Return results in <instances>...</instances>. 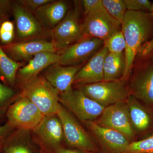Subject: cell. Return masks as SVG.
Wrapping results in <instances>:
<instances>
[{
    "label": "cell",
    "mask_w": 153,
    "mask_h": 153,
    "mask_svg": "<svg viewBox=\"0 0 153 153\" xmlns=\"http://www.w3.org/2000/svg\"><path fill=\"white\" fill-rule=\"evenodd\" d=\"M126 44L125 71L122 80H128L134 62L142 47L153 38V15L151 13L127 10L121 24Z\"/></svg>",
    "instance_id": "cell-1"
},
{
    "label": "cell",
    "mask_w": 153,
    "mask_h": 153,
    "mask_svg": "<svg viewBox=\"0 0 153 153\" xmlns=\"http://www.w3.org/2000/svg\"><path fill=\"white\" fill-rule=\"evenodd\" d=\"M21 90L19 96L27 97L44 116L56 115L60 106V93L44 76L18 84Z\"/></svg>",
    "instance_id": "cell-2"
},
{
    "label": "cell",
    "mask_w": 153,
    "mask_h": 153,
    "mask_svg": "<svg viewBox=\"0 0 153 153\" xmlns=\"http://www.w3.org/2000/svg\"><path fill=\"white\" fill-rule=\"evenodd\" d=\"M81 4V1H75L74 7L51 31V42L57 53L85 38L80 20Z\"/></svg>",
    "instance_id": "cell-3"
},
{
    "label": "cell",
    "mask_w": 153,
    "mask_h": 153,
    "mask_svg": "<svg viewBox=\"0 0 153 153\" xmlns=\"http://www.w3.org/2000/svg\"><path fill=\"white\" fill-rule=\"evenodd\" d=\"M57 114L63 126L64 141L68 146L89 153L101 152L95 141L71 113L60 103Z\"/></svg>",
    "instance_id": "cell-4"
},
{
    "label": "cell",
    "mask_w": 153,
    "mask_h": 153,
    "mask_svg": "<svg viewBox=\"0 0 153 153\" xmlns=\"http://www.w3.org/2000/svg\"><path fill=\"white\" fill-rule=\"evenodd\" d=\"M128 86L130 95L153 110V63L149 58L139 59L133 66Z\"/></svg>",
    "instance_id": "cell-5"
},
{
    "label": "cell",
    "mask_w": 153,
    "mask_h": 153,
    "mask_svg": "<svg viewBox=\"0 0 153 153\" xmlns=\"http://www.w3.org/2000/svg\"><path fill=\"white\" fill-rule=\"evenodd\" d=\"M77 87L84 95L105 108L126 102L130 95L126 82L122 79L77 85Z\"/></svg>",
    "instance_id": "cell-6"
},
{
    "label": "cell",
    "mask_w": 153,
    "mask_h": 153,
    "mask_svg": "<svg viewBox=\"0 0 153 153\" xmlns=\"http://www.w3.org/2000/svg\"><path fill=\"white\" fill-rule=\"evenodd\" d=\"M11 10L14 18L16 37L18 41L46 39L51 37L52 30L44 27L33 13L18 1H11Z\"/></svg>",
    "instance_id": "cell-7"
},
{
    "label": "cell",
    "mask_w": 153,
    "mask_h": 153,
    "mask_svg": "<svg viewBox=\"0 0 153 153\" xmlns=\"http://www.w3.org/2000/svg\"><path fill=\"white\" fill-rule=\"evenodd\" d=\"M44 116L30 100L19 95L9 107L6 115L7 122L11 126L25 131L33 130Z\"/></svg>",
    "instance_id": "cell-8"
},
{
    "label": "cell",
    "mask_w": 153,
    "mask_h": 153,
    "mask_svg": "<svg viewBox=\"0 0 153 153\" xmlns=\"http://www.w3.org/2000/svg\"><path fill=\"white\" fill-rule=\"evenodd\" d=\"M102 127L111 129L134 141L137 134L132 126L126 102H121L105 108L101 114L94 121Z\"/></svg>",
    "instance_id": "cell-9"
},
{
    "label": "cell",
    "mask_w": 153,
    "mask_h": 153,
    "mask_svg": "<svg viewBox=\"0 0 153 153\" xmlns=\"http://www.w3.org/2000/svg\"><path fill=\"white\" fill-rule=\"evenodd\" d=\"M59 102L82 123L96 120L105 108L84 95L80 91L73 88L60 94Z\"/></svg>",
    "instance_id": "cell-10"
},
{
    "label": "cell",
    "mask_w": 153,
    "mask_h": 153,
    "mask_svg": "<svg viewBox=\"0 0 153 153\" xmlns=\"http://www.w3.org/2000/svg\"><path fill=\"white\" fill-rule=\"evenodd\" d=\"M82 28L85 37L104 41L121 30V24L109 15L103 5L85 16Z\"/></svg>",
    "instance_id": "cell-11"
},
{
    "label": "cell",
    "mask_w": 153,
    "mask_h": 153,
    "mask_svg": "<svg viewBox=\"0 0 153 153\" xmlns=\"http://www.w3.org/2000/svg\"><path fill=\"white\" fill-rule=\"evenodd\" d=\"M104 46V41L87 37L68 46L59 53L57 63L63 66L82 65Z\"/></svg>",
    "instance_id": "cell-12"
},
{
    "label": "cell",
    "mask_w": 153,
    "mask_h": 153,
    "mask_svg": "<svg viewBox=\"0 0 153 153\" xmlns=\"http://www.w3.org/2000/svg\"><path fill=\"white\" fill-rule=\"evenodd\" d=\"M93 135L104 153H123L131 142L125 136L111 129L100 126L93 121L83 122Z\"/></svg>",
    "instance_id": "cell-13"
},
{
    "label": "cell",
    "mask_w": 153,
    "mask_h": 153,
    "mask_svg": "<svg viewBox=\"0 0 153 153\" xmlns=\"http://www.w3.org/2000/svg\"><path fill=\"white\" fill-rule=\"evenodd\" d=\"M33 131L40 139L41 147L46 148L55 153L59 148L63 146V126L57 114L45 116Z\"/></svg>",
    "instance_id": "cell-14"
},
{
    "label": "cell",
    "mask_w": 153,
    "mask_h": 153,
    "mask_svg": "<svg viewBox=\"0 0 153 153\" xmlns=\"http://www.w3.org/2000/svg\"><path fill=\"white\" fill-rule=\"evenodd\" d=\"M1 47L12 60L20 63L24 60H30L39 52H57L52 42L46 39L14 41L9 45Z\"/></svg>",
    "instance_id": "cell-15"
},
{
    "label": "cell",
    "mask_w": 153,
    "mask_h": 153,
    "mask_svg": "<svg viewBox=\"0 0 153 153\" xmlns=\"http://www.w3.org/2000/svg\"><path fill=\"white\" fill-rule=\"evenodd\" d=\"M132 126L137 135H144L153 130V110L143 105L133 96L126 101Z\"/></svg>",
    "instance_id": "cell-16"
},
{
    "label": "cell",
    "mask_w": 153,
    "mask_h": 153,
    "mask_svg": "<svg viewBox=\"0 0 153 153\" xmlns=\"http://www.w3.org/2000/svg\"><path fill=\"white\" fill-rule=\"evenodd\" d=\"M82 66H63L56 63L44 69L43 76L61 94L72 89L74 77Z\"/></svg>",
    "instance_id": "cell-17"
},
{
    "label": "cell",
    "mask_w": 153,
    "mask_h": 153,
    "mask_svg": "<svg viewBox=\"0 0 153 153\" xmlns=\"http://www.w3.org/2000/svg\"><path fill=\"white\" fill-rule=\"evenodd\" d=\"M108 52L103 46L81 67L74 77L73 84L85 85L103 81V64Z\"/></svg>",
    "instance_id": "cell-18"
},
{
    "label": "cell",
    "mask_w": 153,
    "mask_h": 153,
    "mask_svg": "<svg viewBox=\"0 0 153 153\" xmlns=\"http://www.w3.org/2000/svg\"><path fill=\"white\" fill-rule=\"evenodd\" d=\"M59 59V54L57 52H42L37 53L29 60L27 65L19 68L16 76V85L36 77L48 66L57 63Z\"/></svg>",
    "instance_id": "cell-19"
},
{
    "label": "cell",
    "mask_w": 153,
    "mask_h": 153,
    "mask_svg": "<svg viewBox=\"0 0 153 153\" xmlns=\"http://www.w3.org/2000/svg\"><path fill=\"white\" fill-rule=\"evenodd\" d=\"M68 5L63 1H54L41 6L33 12L37 20L45 28L52 30L66 16Z\"/></svg>",
    "instance_id": "cell-20"
},
{
    "label": "cell",
    "mask_w": 153,
    "mask_h": 153,
    "mask_svg": "<svg viewBox=\"0 0 153 153\" xmlns=\"http://www.w3.org/2000/svg\"><path fill=\"white\" fill-rule=\"evenodd\" d=\"M126 66L125 52L120 53L108 52L103 64V81H115L122 79Z\"/></svg>",
    "instance_id": "cell-21"
},
{
    "label": "cell",
    "mask_w": 153,
    "mask_h": 153,
    "mask_svg": "<svg viewBox=\"0 0 153 153\" xmlns=\"http://www.w3.org/2000/svg\"><path fill=\"white\" fill-rule=\"evenodd\" d=\"M21 130L14 129L4 143L2 152L4 153H40L41 148L21 139Z\"/></svg>",
    "instance_id": "cell-22"
},
{
    "label": "cell",
    "mask_w": 153,
    "mask_h": 153,
    "mask_svg": "<svg viewBox=\"0 0 153 153\" xmlns=\"http://www.w3.org/2000/svg\"><path fill=\"white\" fill-rule=\"evenodd\" d=\"M22 66V63L10 58L0 45V75L3 83L11 87H15L17 72Z\"/></svg>",
    "instance_id": "cell-23"
},
{
    "label": "cell",
    "mask_w": 153,
    "mask_h": 153,
    "mask_svg": "<svg viewBox=\"0 0 153 153\" xmlns=\"http://www.w3.org/2000/svg\"><path fill=\"white\" fill-rule=\"evenodd\" d=\"M16 90L0 80V126L7 122V113L9 107L18 98Z\"/></svg>",
    "instance_id": "cell-24"
},
{
    "label": "cell",
    "mask_w": 153,
    "mask_h": 153,
    "mask_svg": "<svg viewBox=\"0 0 153 153\" xmlns=\"http://www.w3.org/2000/svg\"><path fill=\"white\" fill-rule=\"evenodd\" d=\"M107 12L121 24L127 11L124 0H102Z\"/></svg>",
    "instance_id": "cell-25"
},
{
    "label": "cell",
    "mask_w": 153,
    "mask_h": 153,
    "mask_svg": "<svg viewBox=\"0 0 153 153\" xmlns=\"http://www.w3.org/2000/svg\"><path fill=\"white\" fill-rule=\"evenodd\" d=\"M104 46L109 52L120 53L125 52L126 44L121 30L115 32L104 40Z\"/></svg>",
    "instance_id": "cell-26"
},
{
    "label": "cell",
    "mask_w": 153,
    "mask_h": 153,
    "mask_svg": "<svg viewBox=\"0 0 153 153\" xmlns=\"http://www.w3.org/2000/svg\"><path fill=\"white\" fill-rule=\"evenodd\" d=\"M123 153H153V135L131 142Z\"/></svg>",
    "instance_id": "cell-27"
},
{
    "label": "cell",
    "mask_w": 153,
    "mask_h": 153,
    "mask_svg": "<svg viewBox=\"0 0 153 153\" xmlns=\"http://www.w3.org/2000/svg\"><path fill=\"white\" fill-rule=\"evenodd\" d=\"M16 37V28L14 22L6 20L0 26V45L5 46L14 41Z\"/></svg>",
    "instance_id": "cell-28"
},
{
    "label": "cell",
    "mask_w": 153,
    "mask_h": 153,
    "mask_svg": "<svg viewBox=\"0 0 153 153\" xmlns=\"http://www.w3.org/2000/svg\"><path fill=\"white\" fill-rule=\"evenodd\" d=\"M127 10L152 13V4L149 0H124Z\"/></svg>",
    "instance_id": "cell-29"
},
{
    "label": "cell",
    "mask_w": 153,
    "mask_h": 153,
    "mask_svg": "<svg viewBox=\"0 0 153 153\" xmlns=\"http://www.w3.org/2000/svg\"><path fill=\"white\" fill-rule=\"evenodd\" d=\"M53 0H19L20 4L33 13L41 6L52 1Z\"/></svg>",
    "instance_id": "cell-30"
},
{
    "label": "cell",
    "mask_w": 153,
    "mask_h": 153,
    "mask_svg": "<svg viewBox=\"0 0 153 153\" xmlns=\"http://www.w3.org/2000/svg\"><path fill=\"white\" fill-rule=\"evenodd\" d=\"M81 3L84 16L103 6L102 0H83Z\"/></svg>",
    "instance_id": "cell-31"
},
{
    "label": "cell",
    "mask_w": 153,
    "mask_h": 153,
    "mask_svg": "<svg viewBox=\"0 0 153 153\" xmlns=\"http://www.w3.org/2000/svg\"><path fill=\"white\" fill-rule=\"evenodd\" d=\"M11 1L8 0H0V26L2 23L9 20L11 13Z\"/></svg>",
    "instance_id": "cell-32"
},
{
    "label": "cell",
    "mask_w": 153,
    "mask_h": 153,
    "mask_svg": "<svg viewBox=\"0 0 153 153\" xmlns=\"http://www.w3.org/2000/svg\"><path fill=\"white\" fill-rule=\"evenodd\" d=\"M14 129L7 122L0 126V152L2 151L3 146L7 137Z\"/></svg>",
    "instance_id": "cell-33"
},
{
    "label": "cell",
    "mask_w": 153,
    "mask_h": 153,
    "mask_svg": "<svg viewBox=\"0 0 153 153\" xmlns=\"http://www.w3.org/2000/svg\"><path fill=\"white\" fill-rule=\"evenodd\" d=\"M54 153H91L88 152L74 148H66L64 146L61 147L55 151Z\"/></svg>",
    "instance_id": "cell-34"
},
{
    "label": "cell",
    "mask_w": 153,
    "mask_h": 153,
    "mask_svg": "<svg viewBox=\"0 0 153 153\" xmlns=\"http://www.w3.org/2000/svg\"><path fill=\"white\" fill-rule=\"evenodd\" d=\"M40 153H54L53 152L47 149L46 148L41 147Z\"/></svg>",
    "instance_id": "cell-35"
},
{
    "label": "cell",
    "mask_w": 153,
    "mask_h": 153,
    "mask_svg": "<svg viewBox=\"0 0 153 153\" xmlns=\"http://www.w3.org/2000/svg\"><path fill=\"white\" fill-rule=\"evenodd\" d=\"M149 58L150 59H151V60L152 61L153 63V51H152V52H151L150 55L149 56Z\"/></svg>",
    "instance_id": "cell-36"
},
{
    "label": "cell",
    "mask_w": 153,
    "mask_h": 153,
    "mask_svg": "<svg viewBox=\"0 0 153 153\" xmlns=\"http://www.w3.org/2000/svg\"><path fill=\"white\" fill-rule=\"evenodd\" d=\"M152 14L153 15V3L152 4Z\"/></svg>",
    "instance_id": "cell-37"
},
{
    "label": "cell",
    "mask_w": 153,
    "mask_h": 153,
    "mask_svg": "<svg viewBox=\"0 0 153 153\" xmlns=\"http://www.w3.org/2000/svg\"><path fill=\"white\" fill-rule=\"evenodd\" d=\"M0 80L2 81V78L1 77V75H0Z\"/></svg>",
    "instance_id": "cell-38"
},
{
    "label": "cell",
    "mask_w": 153,
    "mask_h": 153,
    "mask_svg": "<svg viewBox=\"0 0 153 153\" xmlns=\"http://www.w3.org/2000/svg\"><path fill=\"white\" fill-rule=\"evenodd\" d=\"M0 153H4V152H3L2 151H1V152H0Z\"/></svg>",
    "instance_id": "cell-39"
},
{
    "label": "cell",
    "mask_w": 153,
    "mask_h": 153,
    "mask_svg": "<svg viewBox=\"0 0 153 153\" xmlns=\"http://www.w3.org/2000/svg\"><path fill=\"white\" fill-rule=\"evenodd\" d=\"M103 153V152H99V153Z\"/></svg>",
    "instance_id": "cell-40"
}]
</instances>
